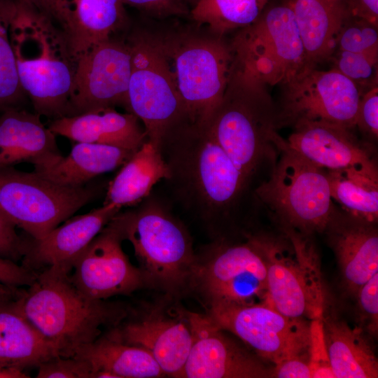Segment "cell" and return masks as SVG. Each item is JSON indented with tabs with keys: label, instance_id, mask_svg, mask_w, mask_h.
Listing matches in <instances>:
<instances>
[{
	"label": "cell",
	"instance_id": "6da1fadb",
	"mask_svg": "<svg viewBox=\"0 0 378 378\" xmlns=\"http://www.w3.org/2000/svg\"><path fill=\"white\" fill-rule=\"evenodd\" d=\"M158 147L175 202L214 240L229 239L228 231L258 207L252 183L205 125L187 118L167 132Z\"/></svg>",
	"mask_w": 378,
	"mask_h": 378
},
{
	"label": "cell",
	"instance_id": "7a4b0ae2",
	"mask_svg": "<svg viewBox=\"0 0 378 378\" xmlns=\"http://www.w3.org/2000/svg\"><path fill=\"white\" fill-rule=\"evenodd\" d=\"M69 274L58 266L49 267L36 273L33 283L16 300L24 316L63 357L74 356L130 312L120 303L86 297Z\"/></svg>",
	"mask_w": 378,
	"mask_h": 378
},
{
	"label": "cell",
	"instance_id": "3957f363",
	"mask_svg": "<svg viewBox=\"0 0 378 378\" xmlns=\"http://www.w3.org/2000/svg\"><path fill=\"white\" fill-rule=\"evenodd\" d=\"M21 85L35 113L66 115L77 59L63 30L25 0H17L9 27Z\"/></svg>",
	"mask_w": 378,
	"mask_h": 378
},
{
	"label": "cell",
	"instance_id": "277c9868",
	"mask_svg": "<svg viewBox=\"0 0 378 378\" xmlns=\"http://www.w3.org/2000/svg\"><path fill=\"white\" fill-rule=\"evenodd\" d=\"M266 87L233 69L223 99L206 125L251 183L263 169L271 173L280 153L276 107Z\"/></svg>",
	"mask_w": 378,
	"mask_h": 378
},
{
	"label": "cell",
	"instance_id": "5b68a950",
	"mask_svg": "<svg viewBox=\"0 0 378 378\" xmlns=\"http://www.w3.org/2000/svg\"><path fill=\"white\" fill-rule=\"evenodd\" d=\"M110 221L132 245L146 286L171 295L190 288L196 259L192 241L161 201L148 196Z\"/></svg>",
	"mask_w": 378,
	"mask_h": 378
},
{
	"label": "cell",
	"instance_id": "8992f818",
	"mask_svg": "<svg viewBox=\"0 0 378 378\" xmlns=\"http://www.w3.org/2000/svg\"><path fill=\"white\" fill-rule=\"evenodd\" d=\"M283 235L247 233L267 269L268 304L287 316L323 318L326 292L319 258L309 236L290 228Z\"/></svg>",
	"mask_w": 378,
	"mask_h": 378
},
{
	"label": "cell",
	"instance_id": "52a82bcc",
	"mask_svg": "<svg viewBox=\"0 0 378 378\" xmlns=\"http://www.w3.org/2000/svg\"><path fill=\"white\" fill-rule=\"evenodd\" d=\"M279 148L272 171L254 189L258 206L264 207L281 229L308 236L323 232L336 206L326 170L290 148L283 138Z\"/></svg>",
	"mask_w": 378,
	"mask_h": 378
},
{
	"label": "cell",
	"instance_id": "ba28073f",
	"mask_svg": "<svg viewBox=\"0 0 378 378\" xmlns=\"http://www.w3.org/2000/svg\"><path fill=\"white\" fill-rule=\"evenodd\" d=\"M235 70L266 86L285 85L307 71L302 42L288 5L262 12L232 43Z\"/></svg>",
	"mask_w": 378,
	"mask_h": 378
},
{
	"label": "cell",
	"instance_id": "9c48e42d",
	"mask_svg": "<svg viewBox=\"0 0 378 378\" xmlns=\"http://www.w3.org/2000/svg\"><path fill=\"white\" fill-rule=\"evenodd\" d=\"M102 187L57 184L36 172L0 169V213L26 234L38 239L93 201Z\"/></svg>",
	"mask_w": 378,
	"mask_h": 378
},
{
	"label": "cell",
	"instance_id": "30bf717a",
	"mask_svg": "<svg viewBox=\"0 0 378 378\" xmlns=\"http://www.w3.org/2000/svg\"><path fill=\"white\" fill-rule=\"evenodd\" d=\"M162 44L188 118L206 125L230 80L234 58L220 41L190 38Z\"/></svg>",
	"mask_w": 378,
	"mask_h": 378
},
{
	"label": "cell",
	"instance_id": "8fae6325",
	"mask_svg": "<svg viewBox=\"0 0 378 378\" xmlns=\"http://www.w3.org/2000/svg\"><path fill=\"white\" fill-rule=\"evenodd\" d=\"M219 239L196 254L190 288L210 304L253 303L267 292V269L257 247Z\"/></svg>",
	"mask_w": 378,
	"mask_h": 378
},
{
	"label": "cell",
	"instance_id": "7c38bea8",
	"mask_svg": "<svg viewBox=\"0 0 378 378\" xmlns=\"http://www.w3.org/2000/svg\"><path fill=\"white\" fill-rule=\"evenodd\" d=\"M130 48L126 110L143 122L147 139L158 146L165 133L188 116L162 44L141 38Z\"/></svg>",
	"mask_w": 378,
	"mask_h": 378
},
{
	"label": "cell",
	"instance_id": "4fadbf2b",
	"mask_svg": "<svg viewBox=\"0 0 378 378\" xmlns=\"http://www.w3.org/2000/svg\"><path fill=\"white\" fill-rule=\"evenodd\" d=\"M206 314L275 365L308 354L310 323L284 315L267 302L210 304Z\"/></svg>",
	"mask_w": 378,
	"mask_h": 378
},
{
	"label": "cell",
	"instance_id": "5bb4252c",
	"mask_svg": "<svg viewBox=\"0 0 378 378\" xmlns=\"http://www.w3.org/2000/svg\"><path fill=\"white\" fill-rule=\"evenodd\" d=\"M284 87L276 107L277 129L300 121H322L356 127L361 89L335 68L307 70Z\"/></svg>",
	"mask_w": 378,
	"mask_h": 378
},
{
	"label": "cell",
	"instance_id": "9a60e30c",
	"mask_svg": "<svg viewBox=\"0 0 378 378\" xmlns=\"http://www.w3.org/2000/svg\"><path fill=\"white\" fill-rule=\"evenodd\" d=\"M132 71L130 46L111 38L77 57L66 115L122 106L127 109Z\"/></svg>",
	"mask_w": 378,
	"mask_h": 378
},
{
	"label": "cell",
	"instance_id": "2e32d148",
	"mask_svg": "<svg viewBox=\"0 0 378 378\" xmlns=\"http://www.w3.org/2000/svg\"><path fill=\"white\" fill-rule=\"evenodd\" d=\"M122 343L146 350L166 376L181 378L192 342V332L186 310L171 313L163 307L130 311L118 325L104 334Z\"/></svg>",
	"mask_w": 378,
	"mask_h": 378
},
{
	"label": "cell",
	"instance_id": "e0dca14e",
	"mask_svg": "<svg viewBox=\"0 0 378 378\" xmlns=\"http://www.w3.org/2000/svg\"><path fill=\"white\" fill-rule=\"evenodd\" d=\"M122 241L109 221L78 255L69 275L84 295L107 300L131 294L146 286L140 268L133 265L125 253Z\"/></svg>",
	"mask_w": 378,
	"mask_h": 378
},
{
	"label": "cell",
	"instance_id": "ac0fdd59",
	"mask_svg": "<svg viewBox=\"0 0 378 378\" xmlns=\"http://www.w3.org/2000/svg\"><path fill=\"white\" fill-rule=\"evenodd\" d=\"M286 139L287 146L327 170L352 169L378 178L375 146L354 130L322 121H300Z\"/></svg>",
	"mask_w": 378,
	"mask_h": 378
},
{
	"label": "cell",
	"instance_id": "d6986e66",
	"mask_svg": "<svg viewBox=\"0 0 378 378\" xmlns=\"http://www.w3.org/2000/svg\"><path fill=\"white\" fill-rule=\"evenodd\" d=\"M192 345L181 378H262L272 372L227 337L207 314L186 310Z\"/></svg>",
	"mask_w": 378,
	"mask_h": 378
},
{
	"label": "cell",
	"instance_id": "ffe728a7",
	"mask_svg": "<svg viewBox=\"0 0 378 378\" xmlns=\"http://www.w3.org/2000/svg\"><path fill=\"white\" fill-rule=\"evenodd\" d=\"M121 209L114 204H103L70 217L41 239L27 235L21 265L35 273L51 266L70 273L78 255Z\"/></svg>",
	"mask_w": 378,
	"mask_h": 378
},
{
	"label": "cell",
	"instance_id": "44dd1931",
	"mask_svg": "<svg viewBox=\"0 0 378 378\" xmlns=\"http://www.w3.org/2000/svg\"><path fill=\"white\" fill-rule=\"evenodd\" d=\"M377 223L335 206L323 230L347 287L354 293L378 272Z\"/></svg>",
	"mask_w": 378,
	"mask_h": 378
},
{
	"label": "cell",
	"instance_id": "7402d4cb",
	"mask_svg": "<svg viewBox=\"0 0 378 378\" xmlns=\"http://www.w3.org/2000/svg\"><path fill=\"white\" fill-rule=\"evenodd\" d=\"M55 134L41 115L21 108L8 109L0 115V169L21 162L34 169L48 167L62 156Z\"/></svg>",
	"mask_w": 378,
	"mask_h": 378
},
{
	"label": "cell",
	"instance_id": "603a6c76",
	"mask_svg": "<svg viewBox=\"0 0 378 378\" xmlns=\"http://www.w3.org/2000/svg\"><path fill=\"white\" fill-rule=\"evenodd\" d=\"M131 113L113 108L54 119L49 129L76 142L94 143L137 150L147 140L145 129Z\"/></svg>",
	"mask_w": 378,
	"mask_h": 378
},
{
	"label": "cell",
	"instance_id": "cb8c5ba5",
	"mask_svg": "<svg viewBox=\"0 0 378 378\" xmlns=\"http://www.w3.org/2000/svg\"><path fill=\"white\" fill-rule=\"evenodd\" d=\"M304 50L307 69H314L336 50L349 13L340 0H289Z\"/></svg>",
	"mask_w": 378,
	"mask_h": 378
},
{
	"label": "cell",
	"instance_id": "d4e9b609",
	"mask_svg": "<svg viewBox=\"0 0 378 378\" xmlns=\"http://www.w3.org/2000/svg\"><path fill=\"white\" fill-rule=\"evenodd\" d=\"M55 356L56 349L29 321L17 301H0V365L24 370Z\"/></svg>",
	"mask_w": 378,
	"mask_h": 378
},
{
	"label": "cell",
	"instance_id": "484cf974",
	"mask_svg": "<svg viewBox=\"0 0 378 378\" xmlns=\"http://www.w3.org/2000/svg\"><path fill=\"white\" fill-rule=\"evenodd\" d=\"M134 152L110 145L77 142L66 156L34 171L59 185L81 186L122 166Z\"/></svg>",
	"mask_w": 378,
	"mask_h": 378
},
{
	"label": "cell",
	"instance_id": "4316f807",
	"mask_svg": "<svg viewBox=\"0 0 378 378\" xmlns=\"http://www.w3.org/2000/svg\"><path fill=\"white\" fill-rule=\"evenodd\" d=\"M169 176L159 148L147 139L109 183L103 204L134 206L150 195L157 183Z\"/></svg>",
	"mask_w": 378,
	"mask_h": 378
},
{
	"label": "cell",
	"instance_id": "83f0119b",
	"mask_svg": "<svg viewBox=\"0 0 378 378\" xmlns=\"http://www.w3.org/2000/svg\"><path fill=\"white\" fill-rule=\"evenodd\" d=\"M85 360L92 378H158L166 377L145 349L113 340L103 334L74 355Z\"/></svg>",
	"mask_w": 378,
	"mask_h": 378
},
{
	"label": "cell",
	"instance_id": "f1b7e54d",
	"mask_svg": "<svg viewBox=\"0 0 378 378\" xmlns=\"http://www.w3.org/2000/svg\"><path fill=\"white\" fill-rule=\"evenodd\" d=\"M122 0H67L64 32L76 56L108 39L126 15Z\"/></svg>",
	"mask_w": 378,
	"mask_h": 378
},
{
	"label": "cell",
	"instance_id": "f546056e",
	"mask_svg": "<svg viewBox=\"0 0 378 378\" xmlns=\"http://www.w3.org/2000/svg\"><path fill=\"white\" fill-rule=\"evenodd\" d=\"M326 343L335 378H377L374 352L358 328L323 318Z\"/></svg>",
	"mask_w": 378,
	"mask_h": 378
},
{
	"label": "cell",
	"instance_id": "4dcf8cb0",
	"mask_svg": "<svg viewBox=\"0 0 378 378\" xmlns=\"http://www.w3.org/2000/svg\"><path fill=\"white\" fill-rule=\"evenodd\" d=\"M326 170L330 195L345 211L378 220V178L352 169Z\"/></svg>",
	"mask_w": 378,
	"mask_h": 378
},
{
	"label": "cell",
	"instance_id": "1f68e13d",
	"mask_svg": "<svg viewBox=\"0 0 378 378\" xmlns=\"http://www.w3.org/2000/svg\"><path fill=\"white\" fill-rule=\"evenodd\" d=\"M270 0H199L191 11L193 19L223 34L253 23Z\"/></svg>",
	"mask_w": 378,
	"mask_h": 378
},
{
	"label": "cell",
	"instance_id": "d6a6232c",
	"mask_svg": "<svg viewBox=\"0 0 378 378\" xmlns=\"http://www.w3.org/2000/svg\"><path fill=\"white\" fill-rule=\"evenodd\" d=\"M17 9L0 13V111L20 108L27 96L19 78L9 27Z\"/></svg>",
	"mask_w": 378,
	"mask_h": 378
},
{
	"label": "cell",
	"instance_id": "836d02e7",
	"mask_svg": "<svg viewBox=\"0 0 378 378\" xmlns=\"http://www.w3.org/2000/svg\"><path fill=\"white\" fill-rule=\"evenodd\" d=\"M336 49L378 56L377 26L349 15L339 34Z\"/></svg>",
	"mask_w": 378,
	"mask_h": 378
},
{
	"label": "cell",
	"instance_id": "e575fe53",
	"mask_svg": "<svg viewBox=\"0 0 378 378\" xmlns=\"http://www.w3.org/2000/svg\"><path fill=\"white\" fill-rule=\"evenodd\" d=\"M336 53L335 69L359 88L377 85L378 56L343 50H337Z\"/></svg>",
	"mask_w": 378,
	"mask_h": 378
},
{
	"label": "cell",
	"instance_id": "d590c367",
	"mask_svg": "<svg viewBox=\"0 0 378 378\" xmlns=\"http://www.w3.org/2000/svg\"><path fill=\"white\" fill-rule=\"evenodd\" d=\"M323 318L313 319L309 324L307 363L312 378H335L326 343Z\"/></svg>",
	"mask_w": 378,
	"mask_h": 378
},
{
	"label": "cell",
	"instance_id": "8d00e7d4",
	"mask_svg": "<svg viewBox=\"0 0 378 378\" xmlns=\"http://www.w3.org/2000/svg\"><path fill=\"white\" fill-rule=\"evenodd\" d=\"M37 368V378H92V375L90 365L76 356H55Z\"/></svg>",
	"mask_w": 378,
	"mask_h": 378
},
{
	"label": "cell",
	"instance_id": "74e56055",
	"mask_svg": "<svg viewBox=\"0 0 378 378\" xmlns=\"http://www.w3.org/2000/svg\"><path fill=\"white\" fill-rule=\"evenodd\" d=\"M356 127L363 139L374 146L378 138V88L374 86L363 93L360 99Z\"/></svg>",
	"mask_w": 378,
	"mask_h": 378
},
{
	"label": "cell",
	"instance_id": "f35d334b",
	"mask_svg": "<svg viewBox=\"0 0 378 378\" xmlns=\"http://www.w3.org/2000/svg\"><path fill=\"white\" fill-rule=\"evenodd\" d=\"M27 235L21 236L16 227L0 213V258L18 263L26 249Z\"/></svg>",
	"mask_w": 378,
	"mask_h": 378
},
{
	"label": "cell",
	"instance_id": "ab89813d",
	"mask_svg": "<svg viewBox=\"0 0 378 378\" xmlns=\"http://www.w3.org/2000/svg\"><path fill=\"white\" fill-rule=\"evenodd\" d=\"M360 311L374 333L378 326V272L365 283L356 292Z\"/></svg>",
	"mask_w": 378,
	"mask_h": 378
},
{
	"label": "cell",
	"instance_id": "60d3db41",
	"mask_svg": "<svg viewBox=\"0 0 378 378\" xmlns=\"http://www.w3.org/2000/svg\"><path fill=\"white\" fill-rule=\"evenodd\" d=\"M272 377L279 378H312L311 371L302 357L285 360L275 365Z\"/></svg>",
	"mask_w": 378,
	"mask_h": 378
},
{
	"label": "cell",
	"instance_id": "b9f144b4",
	"mask_svg": "<svg viewBox=\"0 0 378 378\" xmlns=\"http://www.w3.org/2000/svg\"><path fill=\"white\" fill-rule=\"evenodd\" d=\"M52 20L64 31L66 24L67 0H25Z\"/></svg>",
	"mask_w": 378,
	"mask_h": 378
},
{
	"label": "cell",
	"instance_id": "7bdbcfd3",
	"mask_svg": "<svg viewBox=\"0 0 378 378\" xmlns=\"http://www.w3.org/2000/svg\"><path fill=\"white\" fill-rule=\"evenodd\" d=\"M349 15L367 20L377 26L378 0H349Z\"/></svg>",
	"mask_w": 378,
	"mask_h": 378
},
{
	"label": "cell",
	"instance_id": "ee69618b",
	"mask_svg": "<svg viewBox=\"0 0 378 378\" xmlns=\"http://www.w3.org/2000/svg\"><path fill=\"white\" fill-rule=\"evenodd\" d=\"M174 1L175 0H122L124 4L161 13L173 9Z\"/></svg>",
	"mask_w": 378,
	"mask_h": 378
},
{
	"label": "cell",
	"instance_id": "f6af8a7d",
	"mask_svg": "<svg viewBox=\"0 0 378 378\" xmlns=\"http://www.w3.org/2000/svg\"><path fill=\"white\" fill-rule=\"evenodd\" d=\"M23 370L5 367L0 365V378H26L29 377L26 373L23 372Z\"/></svg>",
	"mask_w": 378,
	"mask_h": 378
},
{
	"label": "cell",
	"instance_id": "bcb514c9",
	"mask_svg": "<svg viewBox=\"0 0 378 378\" xmlns=\"http://www.w3.org/2000/svg\"><path fill=\"white\" fill-rule=\"evenodd\" d=\"M17 0H0V13L13 8Z\"/></svg>",
	"mask_w": 378,
	"mask_h": 378
},
{
	"label": "cell",
	"instance_id": "7dc6e473",
	"mask_svg": "<svg viewBox=\"0 0 378 378\" xmlns=\"http://www.w3.org/2000/svg\"><path fill=\"white\" fill-rule=\"evenodd\" d=\"M198 1H199V0H196V3H197ZM196 3H195V4H196Z\"/></svg>",
	"mask_w": 378,
	"mask_h": 378
}]
</instances>
